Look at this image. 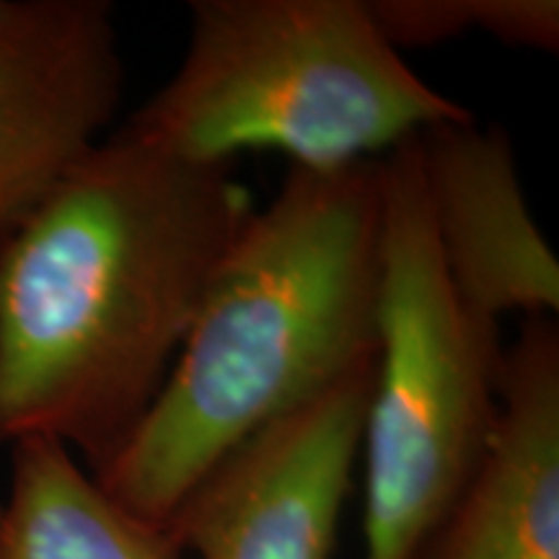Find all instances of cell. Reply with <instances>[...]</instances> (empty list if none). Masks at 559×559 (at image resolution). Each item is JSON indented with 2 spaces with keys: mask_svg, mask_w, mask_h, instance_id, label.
<instances>
[{
  "mask_svg": "<svg viewBox=\"0 0 559 559\" xmlns=\"http://www.w3.org/2000/svg\"><path fill=\"white\" fill-rule=\"evenodd\" d=\"M254 213L236 164L117 128L0 236V443L102 469L143 423Z\"/></svg>",
  "mask_w": 559,
  "mask_h": 559,
  "instance_id": "cell-1",
  "label": "cell"
},
{
  "mask_svg": "<svg viewBox=\"0 0 559 559\" xmlns=\"http://www.w3.org/2000/svg\"><path fill=\"white\" fill-rule=\"evenodd\" d=\"M0 559H185L169 526L124 510L50 438L11 445Z\"/></svg>",
  "mask_w": 559,
  "mask_h": 559,
  "instance_id": "cell-9",
  "label": "cell"
},
{
  "mask_svg": "<svg viewBox=\"0 0 559 559\" xmlns=\"http://www.w3.org/2000/svg\"><path fill=\"white\" fill-rule=\"evenodd\" d=\"M122 94L107 0H0V236L109 135Z\"/></svg>",
  "mask_w": 559,
  "mask_h": 559,
  "instance_id": "cell-6",
  "label": "cell"
},
{
  "mask_svg": "<svg viewBox=\"0 0 559 559\" xmlns=\"http://www.w3.org/2000/svg\"><path fill=\"white\" fill-rule=\"evenodd\" d=\"M379 283V158L290 166L215 272L156 404L91 477L169 526L243 440L376 362Z\"/></svg>",
  "mask_w": 559,
  "mask_h": 559,
  "instance_id": "cell-2",
  "label": "cell"
},
{
  "mask_svg": "<svg viewBox=\"0 0 559 559\" xmlns=\"http://www.w3.org/2000/svg\"><path fill=\"white\" fill-rule=\"evenodd\" d=\"M432 239L459 298L479 317H557L559 262L531 218L498 124L440 122L415 135Z\"/></svg>",
  "mask_w": 559,
  "mask_h": 559,
  "instance_id": "cell-7",
  "label": "cell"
},
{
  "mask_svg": "<svg viewBox=\"0 0 559 559\" xmlns=\"http://www.w3.org/2000/svg\"><path fill=\"white\" fill-rule=\"evenodd\" d=\"M379 353L360 456L362 559H417L485 451L500 412L506 345L440 260L415 138L383 153Z\"/></svg>",
  "mask_w": 559,
  "mask_h": 559,
  "instance_id": "cell-4",
  "label": "cell"
},
{
  "mask_svg": "<svg viewBox=\"0 0 559 559\" xmlns=\"http://www.w3.org/2000/svg\"><path fill=\"white\" fill-rule=\"evenodd\" d=\"M477 32L510 47L557 52L559 3L557 0H474Z\"/></svg>",
  "mask_w": 559,
  "mask_h": 559,
  "instance_id": "cell-10",
  "label": "cell"
},
{
  "mask_svg": "<svg viewBox=\"0 0 559 559\" xmlns=\"http://www.w3.org/2000/svg\"><path fill=\"white\" fill-rule=\"evenodd\" d=\"M376 362L243 440L169 528L200 559H332L360 459Z\"/></svg>",
  "mask_w": 559,
  "mask_h": 559,
  "instance_id": "cell-5",
  "label": "cell"
},
{
  "mask_svg": "<svg viewBox=\"0 0 559 559\" xmlns=\"http://www.w3.org/2000/svg\"><path fill=\"white\" fill-rule=\"evenodd\" d=\"M0 513H3V500H0Z\"/></svg>",
  "mask_w": 559,
  "mask_h": 559,
  "instance_id": "cell-11",
  "label": "cell"
},
{
  "mask_svg": "<svg viewBox=\"0 0 559 559\" xmlns=\"http://www.w3.org/2000/svg\"><path fill=\"white\" fill-rule=\"evenodd\" d=\"M417 559H559L555 317H528L506 347L492 436Z\"/></svg>",
  "mask_w": 559,
  "mask_h": 559,
  "instance_id": "cell-8",
  "label": "cell"
},
{
  "mask_svg": "<svg viewBox=\"0 0 559 559\" xmlns=\"http://www.w3.org/2000/svg\"><path fill=\"white\" fill-rule=\"evenodd\" d=\"M469 117L419 79L368 0H192L177 70L122 128L207 164L280 151L330 171Z\"/></svg>",
  "mask_w": 559,
  "mask_h": 559,
  "instance_id": "cell-3",
  "label": "cell"
}]
</instances>
